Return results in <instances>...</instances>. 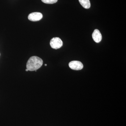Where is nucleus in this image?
I'll return each mask as SVG.
<instances>
[{"label":"nucleus","mask_w":126,"mask_h":126,"mask_svg":"<svg viewBox=\"0 0 126 126\" xmlns=\"http://www.w3.org/2000/svg\"><path fill=\"white\" fill-rule=\"evenodd\" d=\"M43 63V60L37 56L31 57L27 63L26 68L29 71L36 70L42 66Z\"/></svg>","instance_id":"1"},{"label":"nucleus","mask_w":126,"mask_h":126,"mask_svg":"<svg viewBox=\"0 0 126 126\" xmlns=\"http://www.w3.org/2000/svg\"><path fill=\"white\" fill-rule=\"evenodd\" d=\"M50 44L52 48L56 49L61 48L63 46V43L59 38L55 37L51 40Z\"/></svg>","instance_id":"2"},{"label":"nucleus","mask_w":126,"mask_h":126,"mask_svg":"<svg viewBox=\"0 0 126 126\" xmlns=\"http://www.w3.org/2000/svg\"><path fill=\"white\" fill-rule=\"evenodd\" d=\"M69 67L73 70H81L83 68V65L80 61H73L69 63Z\"/></svg>","instance_id":"3"},{"label":"nucleus","mask_w":126,"mask_h":126,"mask_svg":"<svg viewBox=\"0 0 126 126\" xmlns=\"http://www.w3.org/2000/svg\"><path fill=\"white\" fill-rule=\"evenodd\" d=\"M43 15L40 12H35L32 13L28 16V19L32 21H39L43 18Z\"/></svg>","instance_id":"4"},{"label":"nucleus","mask_w":126,"mask_h":126,"mask_svg":"<svg viewBox=\"0 0 126 126\" xmlns=\"http://www.w3.org/2000/svg\"><path fill=\"white\" fill-rule=\"evenodd\" d=\"M93 38L94 40L97 43H99L102 39V35L98 30H94L92 34Z\"/></svg>","instance_id":"5"},{"label":"nucleus","mask_w":126,"mask_h":126,"mask_svg":"<svg viewBox=\"0 0 126 126\" xmlns=\"http://www.w3.org/2000/svg\"><path fill=\"white\" fill-rule=\"evenodd\" d=\"M79 3L84 8L88 9L90 7V3L89 0H79Z\"/></svg>","instance_id":"6"},{"label":"nucleus","mask_w":126,"mask_h":126,"mask_svg":"<svg viewBox=\"0 0 126 126\" xmlns=\"http://www.w3.org/2000/svg\"><path fill=\"white\" fill-rule=\"evenodd\" d=\"M58 0H41L42 2L46 4H53L56 3Z\"/></svg>","instance_id":"7"},{"label":"nucleus","mask_w":126,"mask_h":126,"mask_svg":"<svg viewBox=\"0 0 126 126\" xmlns=\"http://www.w3.org/2000/svg\"><path fill=\"white\" fill-rule=\"evenodd\" d=\"M29 71V70H28V69H26V72H27V71Z\"/></svg>","instance_id":"8"},{"label":"nucleus","mask_w":126,"mask_h":126,"mask_svg":"<svg viewBox=\"0 0 126 126\" xmlns=\"http://www.w3.org/2000/svg\"><path fill=\"white\" fill-rule=\"evenodd\" d=\"M45 66H47V64H45Z\"/></svg>","instance_id":"9"}]
</instances>
